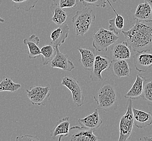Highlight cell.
Instances as JSON below:
<instances>
[{
	"label": "cell",
	"instance_id": "32",
	"mask_svg": "<svg viewBox=\"0 0 152 141\" xmlns=\"http://www.w3.org/2000/svg\"><path fill=\"white\" fill-rule=\"evenodd\" d=\"M144 1H146L147 2H148L152 7V0H144Z\"/></svg>",
	"mask_w": 152,
	"mask_h": 141
},
{
	"label": "cell",
	"instance_id": "11",
	"mask_svg": "<svg viewBox=\"0 0 152 141\" xmlns=\"http://www.w3.org/2000/svg\"><path fill=\"white\" fill-rule=\"evenodd\" d=\"M78 122L81 126L94 132L102 125L103 121L100 116L98 109H96L88 116L83 118H79Z\"/></svg>",
	"mask_w": 152,
	"mask_h": 141
},
{
	"label": "cell",
	"instance_id": "20",
	"mask_svg": "<svg viewBox=\"0 0 152 141\" xmlns=\"http://www.w3.org/2000/svg\"><path fill=\"white\" fill-rule=\"evenodd\" d=\"M132 47L127 41L116 43L112 49L113 60L128 59L131 58Z\"/></svg>",
	"mask_w": 152,
	"mask_h": 141
},
{
	"label": "cell",
	"instance_id": "17",
	"mask_svg": "<svg viewBox=\"0 0 152 141\" xmlns=\"http://www.w3.org/2000/svg\"><path fill=\"white\" fill-rule=\"evenodd\" d=\"M77 49L79 51L81 55L80 62L84 69L91 71L94 66L95 60V50L91 48H82L77 47Z\"/></svg>",
	"mask_w": 152,
	"mask_h": 141
},
{
	"label": "cell",
	"instance_id": "18",
	"mask_svg": "<svg viewBox=\"0 0 152 141\" xmlns=\"http://www.w3.org/2000/svg\"><path fill=\"white\" fill-rule=\"evenodd\" d=\"M110 68L113 73L118 78L129 76L132 72L128 62L124 59L113 60Z\"/></svg>",
	"mask_w": 152,
	"mask_h": 141
},
{
	"label": "cell",
	"instance_id": "12",
	"mask_svg": "<svg viewBox=\"0 0 152 141\" xmlns=\"http://www.w3.org/2000/svg\"><path fill=\"white\" fill-rule=\"evenodd\" d=\"M70 120L69 117H66L58 121L55 126L50 131V136L55 140L58 137V141H61L62 138L69 136L70 134Z\"/></svg>",
	"mask_w": 152,
	"mask_h": 141
},
{
	"label": "cell",
	"instance_id": "4",
	"mask_svg": "<svg viewBox=\"0 0 152 141\" xmlns=\"http://www.w3.org/2000/svg\"><path fill=\"white\" fill-rule=\"evenodd\" d=\"M93 46L98 52H107L108 47L119 39L118 35L112 31L101 27L93 34Z\"/></svg>",
	"mask_w": 152,
	"mask_h": 141
},
{
	"label": "cell",
	"instance_id": "30",
	"mask_svg": "<svg viewBox=\"0 0 152 141\" xmlns=\"http://www.w3.org/2000/svg\"><path fill=\"white\" fill-rule=\"evenodd\" d=\"M16 141H40V138L36 136H31V135H23L22 136H18L16 138Z\"/></svg>",
	"mask_w": 152,
	"mask_h": 141
},
{
	"label": "cell",
	"instance_id": "24",
	"mask_svg": "<svg viewBox=\"0 0 152 141\" xmlns=\"http://www.w3.org/2000/svg\"><path fill=\"white\" fill-rule=\"evenodd\" d=\"M56 54V49L51 44L46 45L41 48V55H42V63L46 66L50 64L54 58Z\"/></svg>",
	"mask_w": 152,
	"mask_h": 141
},
{
	"label": "cell",
	"instance_id": "9",
	"mask_svg": "<svg viewBox=\"0 0 152 141\" xmlns=\"http://www.w3.org/2000/svg\"><path fill=\"white\" fill-rule=\"evenodd\" d=\"M69 140L71 141H97L100 140L92 130H88L82 126H75L71 127Z\"/></svg>",
	"mask_w": 152,
	"mask_h": 141
},
{
	"label": "cell",
	"instance_id": "21",
	"mask_svg": "<svg viewBox=\"0 0 152 141\" xmlns=\"http://www.w3.org/2000/svg\"><path fill=\"white\" fill-rule=\"evenodd\" d=\"M40 42L39 37L35 34H32L27 38H25L23 43L28 46L29 49V58L35 59L41 55V49L38 46Z\"/></svg>",
	"mask_w": 152,
	"mask_h": 141
},
{
	"label": "cell",
	"instance_id": "6",
	"mask_svg": "<svg viewBox=\"0 0 152 141\" xmlns=\"http://www.w3.org/2000/svg\"><path fill=\"white\" fill-rule=\"evenodd\" d=\"M61 85L66 86L70 91L73 102L78 107H81L85 103V97L79 82L75 77L66 75L62 79Z\"/></svg>",
	"mask_w": 152,
	"mask_h": 141
},
{
	"label": "cell",
	"instance_id": "7",
	"mask_svg": "<svg viewBox=\"0 0 152 141\" xmlns=\"http://www.w3.org/2000/svg\"><path fill=\"white\" fill-rule=\"evenodd\" d=\"M49 86L43 87L40 85L33 86L30 89H26L27 96L32 104L46 106L50 95Z\"/></svg>",
	"mask_w": 152,
	"mask_h": 141
},
{
	"label": "cell",
	"instance_id": "16",
	"mask_svg": "<svg viewBox=\"0 0 152 141\" xmlns=\"http://www.w3.org/2000/svg\"><path fill=\"white\" fill-rule=\"evenodd\" d=\"M134 125L139 129H144L152 124V114L133 107Z\"/></svg>",
	"mask_w": 152,
	"mask_h": 141
},
{
	"label": "cell",
	"instance_id": "5",
	"mask_svg": "<svg viewBox=\"0 0 152 141\" xmlns=\"http://www.w3.org/2000/svg\"><path fill=\"white\" fill-rule=\"evenodd\" d=\"M132 99H129L127 103V111L121 117L119 123V137L118 141H126L129 140L134 125Z\"/></svg>",
	"mask_w": 152,
	"mask_h": 141
},
{
	"label": "cell",
	"instance_id": "34",
	"mask_svg": "<svg viewBox=\"0 0 152 141\" xmlns=\"http://www.w3.org/2000/svg\"><path fill=\"white\" fill-rule=\"evenodd\" d=\"M4 20H3V18H0V22H4Z\"/></svg>",
	"mask_w": 152,
	"mask_h": 141
},
{
	"label": "cell",
	"instance_id": "27",
	"mask_svg": "<svg viewBox=\"0 0 152 141\" xmlns=\"http://www.w3.org/2000/svg\"><path fill=\"white\" fill-rule=\"evenodd\" d=\"M142 98L147 101L148 104L152 105V79L145 80L144 82V87Z\"/></svg>",
	"mask_w": 152,
	"mask_h": 141
},
{
	"label": "cell",
	"instance_id": "15",
	"mask_svg": "<svg viewBox=\"0 0 152 141\" xmlns=\"http://www.w3.org/2000/svg\"><path fill=\"white\" fill-rule=\"evenodd\" d=\"M146 79V77H144L142 74H137L134 84L128 92L125 94V98L136 99L140 97H142L144 82Z\"/></svg>",
	"mask_w": 152,
	"mask_h": 141
},
{
	"label": "cell",
	"instance_id": "14",
	"mask_svg": "<svg viewBox=\"0 0 152 141\" xmlns=\"http://www.w3.org/2000/svg\"><path fill=\"white\" fill-rule=\"evenodd\" d=\"M69 27L67 22L56 28L50 34V44L55 47H59L64 43L69 35Z\"/></svg>",
	"mask_w": 152,
	"mask_h": 141
},
{
	"label": "cell",
	"instance_id": "35",
	"mask_svg": "<svg viewBox=\"0 0 152 141\" xmlns=\"http://www.w3.org/2000/svg\"><path fill=\"white\" fill-rule=\"evenodd\" d=\"M112 1L113 2H115L118 0H112Z\"/></svg>",
	"mask_w": 152,
	"mask_h": 141
},
{
	"label": "cell",
	"instance_id": "3",
	"mask_svg": "<svg viewBox=\"0 0 152 141\" xmlns=\"http://www.w3.org/2000/svg\"><path fill=\"white\" fill-rule=\"evenodd\" d=\"M95 19L94 12L89 7L77 11L72 18L74 31L76 35L83 36L89 30Z\"/></svg>",
	"mask_w": 152,
	"mask_h": 141
},
{
	"label": "cell",
	"instance_id": "29",
	"mask_svg": "<svg viewBox=\"0 0 152 141\" xmlns=\"http://www.w3.org/2000/svg\"><path fill=\"white\" fill-rule=\"evenodd\" d=\"M86 7L95 6L106 8L107 0H79Z\"/></svg>",
	"mask_w": 152,
	"mask_h": 141
},
{
	"label": "cell",
	"instance_id": "23",
	"mask_svg": "<svg viewBox=\"0 0 152 141\" xmlns=\"http://www.w3.org/2000/svg\"><path fill=\"white\" fill-rule=\"evenodd\" d=\"M115 18L110 19L108 21V29L112 31L116 35H119L124 28L125 20L124 17L118 12L115 13Z\"/></svg>",
	"mask_w": 152,
	"mask_h": 141
},
{
	"label": "cell",
	"instance_id": "1",
	"mask_svg": "<svg viewBox=\"0 0 152 141\" xmlns=\"http://www.w3.org/2000/svg\"><path fill=\"white\" fill-rule=\"evenodd\" d=\"M125 39L134 52L152 51V24L136 20L128 31H122Z\"/></svg>",
	"mask_w": 152,
	"mask_h": 141
},
{
	"label": "cell",
	"instance_id": "26",
	"mask_svg": "<svg viewBox=\"0 0 152 141\" xmlns=\"http://www.w3.org/2000/svg\"><path fill=\"white\" fill-rule=\"evenodd\" d=\"M14 6L18 10L21 9L25 12H29L34 8L39 0H12Z\"/></svg>",
	"mask_w": 152,
	"mask_h": 141
},
{
	"label": "cell",
	"instance_id": "19",
	"mask_svg": "<svg viewBox=\"0 0 152 141\" xmlns=\"http://www.w3.org/2000/svg\"><path fill=\"white\" fill-rule=\"evenodd\" d=\"M133 19L140 21L152 22V7L146 1L140 3L137 7Z\"/></svg>",
	"mask_w": 152,
	"mask_h": 141
},
{
	"label": "cell",
	"instance_id": "2",
	"mask_svg": "<svg viewBox=\"0 0 152 141\" xmlns=\"http://www.w3.org/2000/svg\"><path fill=\"white\" fill-rule=\"evenodd\" d=\"M94 99L99 108L104 110L112 107L117 101V95L114 81L110 79L104 82L94 96Z\"/></svg>",
	"mask_w": 152,
	"mask_h": 141
},
{
	"label": "cell",
	"instance_id": "22",
	"mask_svg": "<svg viewBox=\"0 0 152 141\" xmlns=\"http://www.w3.org/2000/svg\"><path fill=\"white\" fill-rule=\"evenodd\" d=\"M50 9L53 13V16L51 18V20L55 24L60 26L67 22V13L64 9H62L52 2L50 7Z\"/></svg>",
	"mask_w": 152,
	"mask_h": 141
},
{
	"label": "cell",
	"instance_id": "33",
	"mask_svg": "<svg viewBox=\"0 0 152 141\" xmlns=\"http://www.w3.org/2000/svg\"><path fill=\"white\" fill-rule=\"evenodd\" d=\"M107 2H108V3H109V4H110V7H111V8H112V9L113 8H113V7L112 5V4L110 3V1H109V0H107Z\"/></svg>",
	"mask_w": 152,
	"mask_h": 141
},
{
	"label": "cell",
	"instance_id": "31",
	"mask_svg": "<svg viewBox=\"0 0 152 141\" xmlns=\"http://www.w3.org/2000/svg\"><path fill=\"white\" fill-rule=\"evenodd\" d=\"M143 139L144 141H152V135L144 136Z\"/></svg>",
	"mask_w": 152,
	"mask_h": 141
},
{
	"label": "cell",
	"instance_id": "13",
	"mask_svg": "<svg viewBox=\"0 0 152 141\" xmlns=\"http://www.w3.org/2000/svg\"><path fill=\"white\" fill-rule=\"evenodd\" d=\"M133 58L135 70L139 72H145L152 66V53L137 52Z\"/></svg>",
	"mask_w": 152,
	"mask_h": 141
},
{
	"label": "cell",
	"instance_id": "28",
	"mask_svg": "<svg viewBox=\"0 0 152 141\" xmlns=\"http://www.w3.org/2000/svg\"><path fill=\"white\" fill-rule=\"evenodd\" d=\"M79 0H52V2L62 9L72 8L78 4Z\"/></svg>",
	"mask_w": 152,
	"mask_h": 141
},
{
	"label": "cell",
	"instance_id": "8",
	"mask_svg": "<svg viewBox=\"0 0 152 141\" xmlns=\"http://www.w3.org/2000/svg\"><path fill=\"white\" fill-rule=\"evenodd\" d=\"M112 60L107 56L96 55L93 70L91 71L90 78L92 82H100L103 80L102 72L110 68Z\"/></svg>",
	"mask_w": 152,
	"mask_h": 141
},
{
	"label": "cell",
	"instance_id": "10",
	"mask_svg": "<svg viewBox=\"0 0 152 141\" xmlns=\"http://www.w3.org/2000/svg\"><path fill=\"white\" fill-rule=\"evenodd\" d=\"M56 54L55 57L50 62L52 68H60L64 71L71 72L75 68L73 62L68 59V55L61 52L58 47H55Z\"/></svg>",
	"mask_w": 152,
	"mask_h": 141
},
{
	"label": "cell",
	"instance_id": "25",
	"mask_svg": "<svg viewBox=\"0 0 152 141\" xmlns=\"http://www.w3.org/2000/svg\"><path fill=\"white\" fill-rule=\"evenodd\" d=\"M21 87L20 84L16 83L12 79L8 77H4L0 82V92L9 91L15 92Z\"/></svg>",
	"mask_w": 152,
	"mask_h": 141
}]
</instances>
